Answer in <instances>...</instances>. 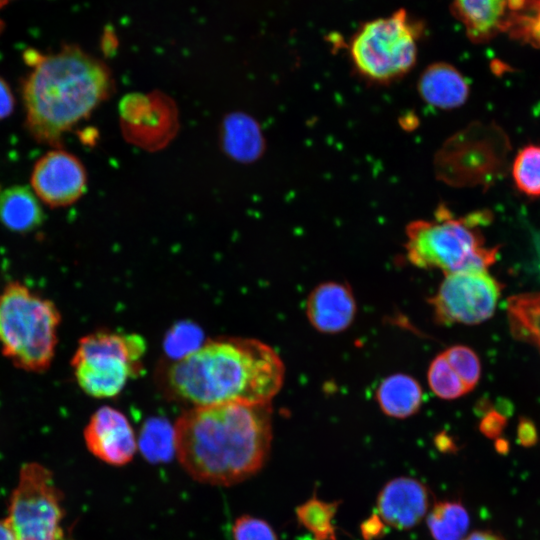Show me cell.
Listing matches in <instances>:
<instances>
[{
    "instance_id": "14",
    "label": "cell",
    "mask_w": 540,
    "mask_h": 540,
    "mask_svg": "<svg viewBox=\"0 0 540 540\" xmlns=\"http://www.w3.org/2000/svg\"><path fill=\"white\" fill-rule=\"evenodd\" d=\"M357 305L348 284L329 281L317 285L308 295L306 316L318 332L336 334L353 322Z\"/></svg>"
},
{
    "instance_id": "6",
    "label": "cell",
    "mask_w": 540,
    "mask_h": 540,
    "mask_svg": "<svg viewBox=\"0 0 540 540\" xmlns=\"http://www.w3.org/2000/svg\"><path fill=\"white\" fill-rule=\"evenodd\" d=\"M146 341L137 333L97 330L83 336L71 367L78 386L94 398L117 396L144 370Z\"/></svg>"
},
{
    "instance_id": "33",
    "label": "cell",
    "mask_w": 540,
    "mask_h": 540,
    "mask_svg": "<svg viewBox=\"0 0 540 540\" xmlns=\"http://www.w3.org/2000/svg\"><path fill=\"white\" fill-rule=\"evenodd\" d=\"M496 449L500 453H506L509 450V444H508V442L506 440L498 438L497 444H496Z\"/></svg>"
},
{
    "instance_id": "3",
    "label": "cell",
    "mask_w": 540,
    "mask_h": 540,
    "mask_svg": "<svg viewBox=\"0 0 540 540\" xmlns=\"http://www.w3.org/2000/svg\"><path fill=\"white\" fill-rule=\"evenodd\" d=\"M32 66L23 88L26 127L40 143L57 146L112 90L106 65L77 46L42 55L27 52Z\"/></svg>"
},
{
    "instance_id": "25",
    "label": "cell",
    "mask_w": 540,
    "mask_h": 540,
    "mask_svg": "<svg viewBox=\"0 0 540 540\" xmlns=\"http://www.w3.org/2000/svg\"><path fill=\"white\" fill-rule=\"evenodd\" d=\"M259 133L247 119L235 118L227 129V145L234 155L247 157L260 150Z\"/></svg>"
},
{
    "instance_id": "22",
    "label": "cell",
    "mask_w": 540,
    "mask_h": 540,
    "mask_svg": "<svg viewBox=\"0 0 540 540\" xmlns=\"http://www.w3.org/2000/svg\"><path fill=\"white\" fill-rule=\"evenodd\" d=\"M512 176L517 188L531 197L540 196V146L527 145L516 155Z\"/></svg>"
},
{
    "instance_id": "16",
    "label": "cell",
    "mask_w": 540,
    "mask_h": 540,
    "mask_svg": "<svg viewBox=\"0 0 540 540\" xmlns=\"http://www.w3.org/2000/svg\"><path fill=\"white\" fill-rule=\"evenodd\" d=\"M376 401L388 416L404 419L420 409L423 391L419 382L404 373H396L385 378L377 387Z\"/></svg>"
},
{
    "instance_id": "19",
    "label": "cell",
    "mask_w": 540,
    "mask_h": 540,
    "mask_svg": "<svg viewBox=\"0 0 540 540\" xmlns=\"http://www.w3.org/2000/svg\"><path fill=\"white\" fill-rule=\"evenodd\" d=\"M426 516L434 540H462L470 525L468 511L459 501L436 502Z\"/></svg>"
},
{
    "instance_id": "27",
    "label": "cell",
    "mask_w": 540,
    "mask_h": 540,
    "mask_svg": "<svg viewBox=\"0 0 540 540\" xmlns=\"http://www.w3.org/2000/svg\"><path fill=\"white\" fill-rule=\"evenodd\" d=\"M507 418L504 412L488 411L480 422V431L490 439L499 438L505 429Z\"/></svg>"
},
{
    "instance_id": "12",
    "label": "cell",
    "mask_w": 540,
    "mask_h": 540,
    "mask_svg": "<svg viewBox=\"0 0 540 540\" xmlns=\"http://www.w3.org/2000/svg\"><path fill=\"white\" fill-rule=\"evenodd\" d=\"M84 440L95 457L114 466L129 463L138 449L128 418L110 406H102L91 415L84 429Z\"/></svg>"
},
{
    "instance_id": "23",
    "label": "cell",
    "mask_w": 540,
    "mask_h": 540,
    "mask_svg": "<svg viewBox=\"0 0 540 540\" xmlns=\"http://www.w3.org/2000/svg\"><path fill=\"white\" fill-rule=\"evenodd\" d=\"M427 379L433 393L445 400L457 399L469 392L443 353L437 355L430 363Z\"/></svg>"
},
{
    "instance_id": "4",
    "label": "cell",
    "mask_w": 540,
    "mask_h": 540,
    "mask_svg": "<svg viewBox=\"0 0 540 540\" xmlns=\"http://www.w3.org/2000/svg\"><path fill=\"white\" fill-rule=\"evenodd\" d=\"M485 212L455 216L441 204L433 218L414 220L406 227L405 251L411 264L438 269L444 275L459 271L488 270L496 261L498 247H486L481 225Z\"/></svg>"
},
{
    "instance_id": "20",
    "label": "cell",
    "mask_w": 540,
    "mask_h": 540,
    "mask_svg": "<svg viewBox=\"0 0 540 540\" xmlns=\"http://www.w3.org/2000/svg\"><path fill=\"white\" fill-rule=\"evenodd\" d=\"M338 502H326L313 496L296 508L299 523L306 528L315 540H336L333 519Z\"/></svg>"
},
{
    "instance_id": "31",
    "label": "cell",
    "mask_w": 540,
    "mask_h": 540,
    "mask_svg": "<svg viewBox=\"0 0 540 540\" xmlns=\"http://www.w3.org/2000/svg\"><path fill=\"white\" fill-rule=\"evenodd\" d=\"M462 540H506L500 534L490 530H478L467 534Z\"/></svg>"
},
{
    "instance_id": "34",
    "label": "cell",
    "mask_w": 540,
    "mask_h": 540,
    "mask_svg": "<svg viewBox=\"0 0 540 540\" xmlns=\"http://www.w3.org/2000/svg\"><path fill=\"white\" fill-rule=\"evenodd\" d=\"M8 0H0V5L6 3Z\"/></svg>"
},
{
    "instance_id": "11",
    "label": "cell",
    "mask_w": 540,
    "mask_h": 540,
    "mask_svg": "<svg viewBox=\"0 0 540 540\" xmlns=\"http://www.w3.org/2000/svg\"><path fill=\"white\" fill-rule=\"evenodd\" d=\"M86 181V171L80 160L61 149L42 156L31 176L33 192L51 207L74 203L85 191Z\"/></svg>"
},
{
    "instance_id": "35",
    "label": "cell",
    "mask_w": 540,
    "mask_h": 540,
    "mask_svg": "<svg viewBox=\"0 0 540 540\" xmlns=\"http://www.w3.org/2000/svg\"><path fill=\"white\" fill-rule=\"evenodd\" d=\"M1 29H2V22L0 21V31H1Z\"/></svg>"
},
{
    "instance_id": "15",
    "label": "cell",
    "mask_w": 540,
    "mask_h": 540,
    "mask_svg": "<svg viewBox=\"0 0 540 540\" xmlns=\"http://www.w3.org/2000/svg\"><path fill=\"white\" fill-rule=\"evenodd\" d=\"M422 100L438 109H454L462 106L469 95V85L460 71L446 62L427 66L417 82Z\"/></svg>"
},
{
    "instance_id": "26",
    "label": "cell",
    "mask_w": 540,
    "mask_h": 540,
    "mask_svg": "<svg viewBox=\"0 0 540 540\" xmlns=\"http://www.w3.org/2000/svg\"><path fill=\"white\" fill-rule=\"evenodd\" d=\"M232 534L234 540H278L268 522L251 515L238 517L233 524Z\"/></svg>"
},
{
    "instance_id": "9",
    "label": "cell",
    "mask_w": 540,
    "mask_h": 540,
    "mask_svg": "<svg viewBox=\"0 0 540 540\" xmlns=\"http://www.w3.org/2000/svg\"><path fill=\"white\" fill-rule=\"evenodd\" d=\"M501 289L488 270L446 274L429 299L434 319L445 325L480 324L494 314Z\"/></svg>"
},
{
    "instance_id": "30",
    "label": "cell",
    "mask_w": 540,
    "mask_h": 540,
    "mask_svg": "<svg viewBox=\"0 0 540 540\" xmlns=\"http://www.w3.org/2000/svg\"><path fill=\"white\" fill-rule=\"evenodd\" d=\"M382 530L383 523L377 515L368 519V521L363 526V533L366 535L367 538L377 536Z\"/></svg>"
},
{
    "instance_id": "24",
    "label": "cell",
    "mask_w": 540,
    "mask_h": 540,
    "mask_svg": "<svg viewBox=\"0 0 540 540\" xmlns=\"http://www.w3.org/2000/svg\"><path fill=\"white\" fill-rule=\"evenodd\" d=\"M451 368L464 385L471 391L478 383L481 375V364L478 355L469 347L454 345L442 352Z\"/></svg>"
},
{
    "instance_id": "8",
    "label": "cell",
    "mask_w": 540,
    "mask_h": 540,
    "mask_svg": "<svg viewBox=\"0 0 540 540\" xmlns=\"http://www.w3.org/2000/svg\"><path fill=\"white\" fill-rule=\"evenodd\" d=\"M61 495L51 472L38 463L25 464L6 519L15 540H61Z\"/></svg>"
},
{
    "instance_id": "21",
    "label": "cell",
    "mask_w": 540,
    "mask_h": 540,
    "mask_svg": "<svg viewBox=\"0 0 540 540\" xmlns=\"http://www.w3.org/2000/svg\"><path fill=\"white\" fill-rule=\"evenodd\" d=\"M137 442L145 459L153 463L168 461L175 453L174 429L163 420L147 422Z\"/></svg>"
},
{
    "instance_id": "18",
    "label": "cell",
    "mask_w": 540,
    "mask_h": 540,
    "mask_svg": "<svg viewBox=\"0 0 540 540\" xmlns=\"http://www.w3.org/2000/svg\"><path fill=\"white\" fill-rule=\"evenodd\" d=\"M507 315L512 335L540 353V292L509 297Z\"/></svg>"
},
{
    "instance_id": "5",
    "label": "cell",
    "mask_w": 540,
    "mask_h": 540,
    "mask_svg": "<svg viewBox=\"0 0 540 540\" xmlns=\"http://www.w3.org/2000/svg\"><path fill=\"white\" fill-rule=\"evenodd\" d=\"M61 314L49 299L26 285L8 283L0 294V344L2 353L24 371L48 370L58 342Z\"/></svg>"
},
{
    "instance_id": "29",
    "label": "cell",
    "mask_w": 540,
    "mask_h": 540,
    "mask_svg": "<svg viewBox=\"0 0 540 540\" xmlns=\"http://www.w3.org/2000/svg\"><path fill=\"white\" fill-rule=\"evenodd\" d=\"M14 108V97L8 84L0 77V119L9 116Z\"/></svg>"
},
{
    "instance_id": "17",
    "label": "cell",
    "mask_w": 540,
    "mask_h": 540,
    "mask_svg": "<svg viewBox=\"0 0 540 540\" xmlns=\"http://www.w3.org/2000/svg\"><path fill=\"white\" fill-rule=\"evenodd\" d=\"M0 221L15 232H29L43 221V211L35 193L25 186L0 191Z\"/></svg>"
},
{
    "instance_id": "32",
    "label": "cell",
    "mask_w": 540,
    "mask_h": 540,
    "mask_svg": "<svg viewBox=\"0 0 540 540\" xmlns=\"http://www.w3.org/2000/svg\"><path fill=\"white\" fill-rule=\"evenodd\" d=\"M0 540H15V536L6 519L0 521Z\"/></svg>"
},
{
    "instance_id": "7",
    "label": "cell",
    "mask_w": 540,
    "mask_h": 540,
    "mask_svg": "<svg viewBox=\"0 0 540 540\" xmlns=\"http://www.w3.org/2000/svg\"><path fill=\"white\" fill-rule=\"evenodd\" d=\"M422 27L405 10L366 22L353 35L349 53L358 73L388 83L406 75L417 59Z\"/></svg>"
},
{
    "instance_id": "28",
    "label": "cell",
    "mask_w": 540,
    "mask_h": 540,
    "mask_svg": "<svg viewBox=\"0 0 540 540\" xmlns=\"http://www.w3.org/2000/svg\"><path fill=\"white\" fill-rule=\"evenodd\" d=\"M517 440L523 447H532L537 443L538 433L535 424L528 418H521L517 426Z\"/></svg>"
},
{
    "instance_id": "2",
    "label": "cell",
    "mask_w": 540,
    "mask_h": 540,
    "mask_svg": "<svg viewBox=\"0 0 540 540\" xmlns=\"http://www.w3.org/2000/svg\"><path fill=\"white\" fill-rule=\"evenodd\" d=\"M173 429L177 459L194 480L231 486L256 474L269 456L271 404L192 406Z\"/></svg>"
},
{
    "instance_id": "1",
    "label": "cell",
    "mask_w": 540,
    "mask_h": 540,
    "mask_svg": "<svg viewBox=\"0 0 540 540\" xmlns=\"http://www.w3.org/2000/svg\"><path fill=\"white\" fill-rule=\"evenodd\" d=\"M284 378L274 348L254 338L221 336L165 365L160 386L169 398L192 406L262 405L271 404Z\"/></svg>"
},
{
    "instance_id": "13",
    "label": "cell",
    "mask_w": 540,
    "mask_h": 540,
    "mask_svg": "<svg viewBox=\"0 0 540 540\" xmlns=\"http://www.w3.org/2000/svg\"><path fill=\"white\" fill-rule=\"evenodd\" d=\"M376 509L384 525L399 530L410 529L428 513V489L422 482L411 477L394 478L379 492Z\"/></svg>"
},
{
    "instance_id": "10",
    "label": "cell",
    "mask_w": 540,
    "mask_h": 540,
    "mask_svg": "<svg viewBox=\"0 0 540 540\" xmlns=\"http://www.w3.org/2000/svg\"><path fill=\"white\" fill-rule=\"evenodd\" d=\"M539 0H453L452 12L469 39L485 43L507 32L521 38Z\"/></svg>"
}]
</instances>
